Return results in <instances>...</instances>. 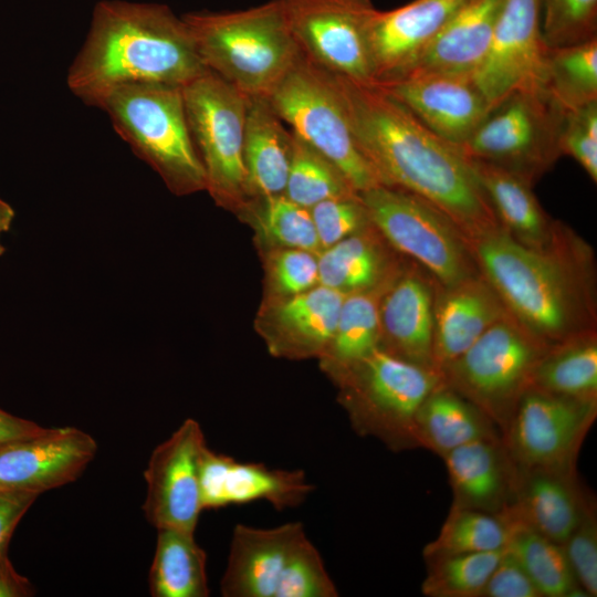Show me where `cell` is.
<instances>
[{"mask_svg": "<svg viewBox=\"0 0 597 597\" xmlns=\"http://www.w3.org/2000/svg\"><path fill=\"white\" fill-rule=\"evenodd\" d=\"M470 245L509 315L535 338L553 346L595 331L593 252L572 230L559 223L553 241L534 249L499 227Z\"/></svg>", "mask_w": 597, "mask_h": 597, "instance_id": "cell-2", "label": "cell"}, {"mask_svg": "<svg viewBox=\"0 0 597 597\" xmlns=\"http://www.w3.org/2000/svg\"><path fill=\"white\" fill-rule=\"evenodd\" d=\"M45 429L36 422L17 417L0 408V446L20 438L39 434Z\"/></svg>", "mask_w": 597, "mask_h": 597, "instance_id": "cell-48", "label": "cell"}, {"mask_svg": "<svg viewBox=\"0 0 597 597\" xmlns=\"http://www.w3.org/2000/svg\"><path fill=\"white\" fill-rule=\"evenodd\" d=\"M354 431L399 452L419 448L416 415L443 383L442 373L377 348L359 362L328 371Z\"/></svg>", "mask_w": 597, "mask_h": 597, "instance_id": "cell-6", "label": "cell"}, {"mask_svg": "<svg viewBox=\"0 0 597 597\" xmlns=\"http://www.w3.org/2000/svg\"><path fill=\"white\" fill-rule=\"evenodd\" d=\"M359 197L378 233L426 269L439 286H452L480 273L468 238L427 200L384 185Z\"/></svg>", "mask_w": 597, "mask_h": 597, "instance_id": "cell-9", "label": "cell"}, {"mask_svg": "<svg viewBox=\"0 0 597 597\" xmlns=\"http://www.w3.org/2000/svg\"><path fill=\"white\" fill-rule=\"evenodd\" d=\"M505 548L516 558L542 597L587 596L562 544L523 525H511Z\"/></svg>", "mask_w": 597, "mask_h": 597, "instance_id": "cell-34", "label": "cell"}, {"mask_svg": "<svg viewBox=\"0 0 597 597\" xmlns=\"http://www.w3.org/2000/svg\"><path fill=\"white\" fill-rule=\"evenodd\" d=\"M452 491L451 507L502 514L512 504L516 467L502 438L474 441L442 457Z\"/></svg>", "mask_w": 597, "mask_h": 597, "instance_id": "cell-24", "label": "cell"}, {"mask_svg": "<svg viewBox=\"0 0 597 597\" xmlns=\"http://www.w3.org/2000/svg\"><path fill=\"white\" fill-rule=\"evenodd\" d=\"M338 590L324 561L304 533L293 545L274 597H336Z\"/></svg>", "mask_w": 597, "mask_h": 597, "instance_id": "cell-40", "label": "cell"}, {"mask_svg": "<svg viewBox=\"0 0 597 597\" xmlns=\"http://www.w3.org/2000/svg\"><path fill=\"white\" fill-rule=\"evenodd\" d=\"M346 294L324 285L286 296L271 308L265 331L273 354L291 358L322 357L326 352Z\"/></svg>", "mask_w": 597, "mask_h": 597, "instance_id": "cell-26", "label": "cell"}, {"mask_svg": "<svg viewBox=\"0 0 597 597\" xmlns=\"http://www.w3.org/2000/svg\"><path fill=\"white\" fill-rule=\"evenodd\" d=\"M373 229L370 222L317 254L318 284L349 294L375 287L398 272L390 269L384 250L371 235Z\"/></svg>", "mask_w": 597, "mask_h": 597, "instance_id": "cell-31", "label": "cell"}, {"mask_svg": "<svg viewBox=\"0 0 597 597\" xmlns=\"http://www.w3.org/2000/svg\"><path fill=\"white\" fill-rule=\"evenodd\" d=\"M190 134L202 164L206 190L221 205H247L243 146L248 97L206 71L185 86Z\"/></svg>", "mask_w": 597, "mask_h": 597, "instance_id": "cell-11", "label": "cell"}, {"mask_svg": "<svg viewBox=\"0 0 597 597\" xmlns=\"http://www.w3.org/2000/svg\"><path fill=\"white\" fill-rule=\"evenodd\" d=\"M419 448L439 457L474 442L502 438L494 421L444 380L423 400L416 415Z\"/></svg>", "mask_w": 597, "mask_h": 597, "instance_id": "cell-28", "label": "cell"}, {"mask_svg": "<svg viewBox=\"0 0 597 597\" xmlns=\"http://www.w3.org/2000/svg\"><path fill=\"white\" fill-rule=\"evenodd\" d=\"M38 496L23 491L0 492V576L17 573L8 558V545L19 521Z\"/></svg>", "mask_w": 597, "mask_h": 597, "instance_id": "cell-47", "label": "cell"}, {"mask_svg": "<svg viewBox=\"0 0 597 597\" xmlns=\"http://www.w3.org/2000/svg\"><path fill=\"white\" fill-rule=\"evenodd\" d=\"M149 591L154 597H207V554L195 533L157 530V541L149 569Z\"/></svg>", "mask_w": 597, "mask_h": 597, "instance_id": "cell-30", "label": "cell"}, {"mask_svg": "<svg viewBox=\"0 0 597 597\" xmlns=\"http://www.w3.org/2000/svg\"><path fill=\"white\" fill-rule=\"evenodd\" d=\"M205 69L247 97H268L301 57L277 0L181 15Z\"/></svg>", "mask_w": 597, "mask_h": 597, "instance_id": "cell-4", "label": "cell"}, {"mask_svg": "<svg viewBox=\"0 0 597 597\" xmlns=\"http://www.w3.org/2000/svg\"><path fill=\"white\" fill-rule=\"evenodd\" d=\"M206 446L200 423L188 418L153 450L144 471L143 512L156 530L195 533L203 511L199 468Z\"/></svg>", "mask_w": 597, "mask_h": 597, "instance_id": "cell-14", "label": "cell"}, {"mask_svg": "<svg viewBox=\"0 0 597 597\" xmlns=\"http://www.w3.org/2000/svg\"><path fill=\"white\" fill-rule=\"evenodd\" d=\"M564 116L543 87L517 91L488 112L461 149L469 159L505 169L533 186L562 155Z\"/></svg>", "mask_w": 597, "mask_h": 597, "instance_id": "cell-10", "label": "cell"}, {"mask_svg": "<svg viewBox=\"0 0 597 597\" xmlns=\"http://www.w3.org/2000/svg\"><path fill=\"white\" fill-rule=\"evenodd\" d=\"M97 452L95 439L74 427L43 432L0 446V492L42 494L75 481Z\"/></svg>", "mask_w": 597, "mask_h": 597, "instance_id": "cell-16", "label": "cell"}, {"mask_svg": "<svg viewBox=\"0 0 597 597\" xmlns=\"http://www.w3.org/2000/svg\"><path fill=\"white\" fill-rule=\"evenodd\" d=\"M397 273L375 287L346 294L333 338L321 357L325 371L353 365L379 348L380 298Z\"/></svg>", "mask_w": 597, "mask_h": 597, "instance_id": "cell-33", "label": "cell"}, {"mask_svg": "<svg viewBox=\"0 0 597 597\" xmlns=\"http://www.w3.org/2000/svg\"><path fill=\"white\" fill-rule=\"evenodd\" d=\"M273 289L283 296H292L318 285L317 254L311 251L280 248L270 259Z\"/></svg>", "mask_w": 597, "mask_h": 597, "instance_id": "cell-45", "label": "cell"}, {"mask_svg": "<svg viewBox=\"0 0 597 597\" xmlns=\"http://www.w3.org/2000/svg\"><path fill=\"white\" fill-rule=\"evenodd\" d=\"M541 32L548 48L597 38V0H538Z\"/></svg>", "mask_w": 597, "mask_h": 597, "instance_id": "cell-41", "label": "cell"}, {"mask_svg": "<svg viewBox=\"0 0 597 597\" xmlns=\"http://www.w3.org/2000/svg\"><path fill=\"white\" fill-rule=\"evenodd\" d=\"M593 500L576 470L516 467L513 501L501 515L564 544Z\"/></svg>", "mask_w": 597, "mask_h": 597, "instance_id": "cell-19", "label": "cell"}, {"mask_svg": "<svg viewBox=\"0 0 597 597\" xmlns=\"http://www.w3.org/2000/svg\"><path fill=\"white\" fill-rule=\"evenodd\" d=\"M597 417V400H582L530 387L502 432L519 468L576 470L584 440Z\"/></svg>", "mask_w": 597, "mask_h": 597, "instance_id": "cell-13", "label": "cell"}, {"mask_svg": "<svg viewBox=\"0 0 597 597\" xmlns=\"http://www.w3.org/2000/svg\"><path fill=\"white\" fill-rule=\"evenodd\" d=\"M437 286L433 363L441 371L507 312L481 272L452 286Z\"/></svg>", "mask_w": 597, "mask_h": 597, "instance_id": "cell-23", "label": "cell"}, {"mask_svg": "<svg viewBox=\"0 0 597 597\" xmlns=\"http://www.w3.org/2000/svg\"><path fill=\"white\" fill-rule=\"evenodd\" d=\"M321 251L370 224L358 195L324 200L310 209Z\"/></svg>", "mask_w": 597, "mask_h": 597, "instance_id": "cell-42", "label": "cell"}, {"mask_svg": "<svg viewBox=\"0 0 597 597\" xmlns=\"http://www.w3.org/2000/svg\"><path fill=\"white\" fill-rule=\"evenodd\" d=\"M512 526L505 516L450 507L438 536L422 549L425 561L444 555L488 552L506 546Z\"/></svg>", "mask_w": 597, "mask_h": 597, "instance_id": "cell-36", "label": "cell"}, {"mask_svg": "<svg viewBox=\"0 0 597 597\" xmlns=\"http://www.w3.org/2000/svg\"><path fill=\"white\" fill-rule=\"evenodd\" d=\"M377 85L433 133L460 147L490 111L470 75L417 74Z\"/></svg>", "mask_w": 597, "mask_h": 597, "instance_id": "cell-18", "label": "cell"}, {"mask_svg": "<svg viewBox=\"0 0 597 597\" xmlns=\"http://www.w3.org/2000/svg\"><path fill=\"white\" fill-rule=\"evenodd\" d=\"M480 597H542V595L516 558L504 548Z\"/></svg>", "mask_w": 597, "mask_h": 597, "instance_id": "cell-46", "label": "cell"}, {"mask_svg": "<svg viewBox=\"0 0 597 597\" xmlns=\"http://www.w3.org/2000/svg\"><path fill=\"white\" fill-rule=\"evenodd\" d=\"M542 87L565 112L597 101V38L548 48Z\"/></svg>", "mask_w": 597, "mask_h": 597, "instance_id": "cell-35", "label": "cell"}, {"mask_svg": "<svg viewBox=\"0 0 597 597\" xmlns=\"http://www.w3.org/2000/svg\"><path fill=\"white\" fill-rule=\"evenodd\" d=\"M334 76L353 134L381 185L427 200L469 242L502 227L460 146L429 129L379 85Z\"/></svg>", "mask_w": 597, "mask_h": 597, "instance_id": "cell-1", "label": "cell"}, {"mask_svg": "<svg viewBox=\"0 0 597 597\" xmlns=\"http://www.w3.org/2000/svg\"><path fill=\"white\" fill-rule=\"evenodd\" d=\"M294 136L266 97H248L243 161L248 197L284 193Z\"/></svg>", "mask_w": 597, "mask_h": 597, "instance_id": "cell-27", "label": "cell"}, {"mask_svg": "<svg viewBox=\"0 0 597 597\" xmlns=\"http://www.w3.org/2000/svg\"><path fill=\"white\" fill-rule=\"evenodd\" d=\"M94 106L107 114L117 134L172 192L188 195L206 189L182 87L154 83L122 85L104 94Z\"/></svg>", "mask_w": 597, "mask_h": 597, "instance_id": "cell-5", "label": "cell"}, {"mask_svg": "<svg viewBox=\"0 0 597 597\" xmlns=\"http://www.w3.org/2000/svg\"><path fill=\"white\" fill-rule=\"evenodd\" d=\"M206 71L186 22L168 6L101 0L67 70L66 84L83 103L94 106L122 85L182 87Z\"/></svg>", "mask_w": 597, "mask_h": 597, "instance_id": "cell-3", "label": "cell"}, {"mask_svg": "<svg viewBox=\"0 0 597 597\" xmlns=\"http://www.w3.org/2000/svg\"><path fill=\"white\" fill-rule=\"evenodd\" d=\"M31 591L29 580L18 573L0 576V597H23Z\"/></svg>", "mask_w": 597, "mask_h": 597, "instance_id": "cell-49", "label": "cell"}, {"mask_svg": "<svg viewBox=\"0 0 597 597\" xmlns=\"http://www.w3.org/2000/svg\"><path fill=\"white\" fill-rule=\"evenodd\" d=\"M266 98L291 132L331 160L358 193L381 185L353 134L332 72L302 54Z\"/></svg>", "mask_w": 597, "mask_h": 597, "instance_id": "cell-7", "label": "cell"}, {"mask_svg": "<svg viewBox=\"0 0 597 597\" xmlns=\"http://www.w3.org/2000/svg\"><path fill=\"white\" fill-rule=\"evenodd\" d=\"M559 148L562 155L573 157L597 181V101L565 112Z\"/></svg>", "mask_w": 597, "mask_h": 597, "instance_id": "cell-43", "label": "cell"}, {"mask_svg": "<svg viewBox=\"0 0 597 597\" xmlns=\"http://www.w3.org/2000/svg\"><path fill=\"white\" fill-rule=\"evenodd\" d=\"M1 235H2V233H0V256L6 252V248H4V245H3L2 241H1Z\"/></svg>", "mask_w": 597, "mask_h": 597, "instance_id": "cell-51", "label": "cell"}, {"mask_svg": "<svg viewBox=\"0 0 597 597\" xmlns=\"http://www.w3.org/2000/svg\"><path fill=\"white\" fill-rule=\"evenodd\" d=\"M436 285L432 277L417 270L397 273L380 298V348L405 360L436 368Z\"/></svg>", "mask_w": 597, "mask_h": 597, "instance_id": "cell-21", "label": "cell"}, {"mask_svg": "<svg viewBox=\"0 0 597 597\" xmlns=\"http://www.w3.org/2000/svg\"><path fill=\"white\" fill-rule=\"evenodd\" d=\"M504 548L427 559V576L421 584L422 595L427 597H480Z\"/></svg>", "mask_w": 597, "mask_h": 597, "instance_id": "cell-38", "label": "cell"}, {"mask_svg": "<svg viewBox=\"0 0 597 597\" xmlns=\"http://www.w3.org/2000/svg\"><path fill=\"white\" fill-rule=\"evenodd\" d=\"M579 586L587 596L597 595V511L596 501L562 544Z\"/></svg>", "mask_w": 597, "mask_h": 597, "instance_id": "cell-44", "label": "cell"}, {"mask_svg": "<svg viewBox=\"0 0 597 597\" xmlns=\"http://www.w3.org/2000/svg\"><path fill=\"white\" fill-rule=\"evenodd\" d=\"M284 195L311 209L333 198L358 195L343 172L326 157L294 135Z\"/></svg>", "mask_w": 597, "mask_h": 597, "instance_id": "cell-37", "label": "cell"}, {"mask_svg": "<svg viewBox=\"0 0 597 597\" xmlns=\"http://www.w3.org/2000/svg\"><path fill=\"white\" fill-rule=\"evenodd\" d=\"M243 208L250 210L262 234L274 244L316 254L321 252L310 209L295 203L284 193L253 199Z\"/></svg>", "mask_w": 597, "mask_h": 597, "instance_id": "cell-39", "label": "cell"}, {"mask_svg": "<svg viewBox=\"0 0 597 597\" xmlns=\"http://www.w3.org/2000/svg\"><path fill=\"white\" fill-rule=\"evenodd\" d=\"M469 160L501 226L512 238L530 248L547 247L559 222L549 219L532 191V185L494 165Z\"/></svg>", "mask_w": 597, "mask_h": 597, "instance_id": "cell-29", "label": "cell"}, {"mask_svg": "<svg viewBox=\"0 0 597 597\" xmlns=\"http://www.w3.org/2000/svg\"><path fill=\"white\" fill-rule=\"evenodd\" d=\"M302 54L336 75L374 83L371 0H277Z\"/></svg>", "mask_w": 597, "mask_h": 597, "instance_id": "cell-12", "label": "cell"}, {"mask_svg": "<svg viewBox=\"0 0 597 597\" xmlns=\"http://www.w3.org/2000/svg\"><path fill=\"white\" fill-rule=\"evenodd\" d=\"M304 533L301 522H287L271 528L237 524L220 582L221 595L274 597L286 558Z\"/></svg>", "mask_w": 597, "mask_h": 597, "instance_id": "cell-22", "label": "cell"}, {"mask_svg": "<svg viewBox=\"0 0 597 597\" xmlns=\"http://www.w3.org/2000/svg\"><path fill=\"white\" fill-rule=\"evenodd\" d=\"M199 473L203 511L256 501L282 511L301 505L315 489L303 470L242 462L208 446L201 453Z\"/></svg>", "mask_w": 597, "mask_h": 597, "instance_id": "cell-17", "label": "cell"}, {"mask_svg": "<svg viewBox=\"0 0 597 597\" xmlns=\"http://www.w3.org/2000/svg\"><path fill=\"white\" fill-rule=\"evenodd\" d=\"M14 217L13 208L0 198V233L3 234L10 230Z\"/></svg>", "mask_w": 597, "mask_h": 597, "instance_id": "cell-50", "label": "cell"}, {"mask_svg": "<svg viewBox=\"0 0 597 597\" xmlns=\"http://www.w3.org/2000/svg\"><path fill=\"white\" fill-rule=\"evenodd\" d=\"M467 0H415L374 14L369 53L374 83L399 78Z\"/></svg>", "mask_w": 597, "mask_h": 597, "instance_id": "cell-20", "label": "cell"}, {"mask_svg": "<svg viewBox=\"0 0 597 597\" xmlns=\"http://www.w3.org/2000/svg\"><path fill=\"white\" fill-rule=\"evenodd\" d=\"M504 1L467 0L399 78L417 74L473 76L488 53Z\"/></svg>", "mask_w": 597, "mask_h": 597, "instance_id": "cell-25", "label": "cell"}, {"mask_svg": "<svg viewBox=\"0 0 597 597\" xmlns=\"http://www.w3.org/2000/svg\"><path fill=\"white\" fill-rule=\"evenodd\" d=\"M548 347L507 313L442 368V377L485 412L502 433Z\"/></svg>", "mask_w": 597, "mask_h": 597, "instance_id": "cell-8", "label": "cell"}, {"mask_svg": "<svg viewBox=\"0 0 597 597\" xmlns=\"http://www.w3.org/2000/svg\"><path fill=\"white\" fill-rule=\"evenodd\" d=\"M530 387L582 400H597L596 332L549 346L533 371Z\"/></svg>", "mask_w": 597, "mask_h": 597, "instance_id": "cell-32", "label": "cell"}, {"mask_svg": "<svg viewBox=\"0 0 597 597\" xmlns=\"http://www.w3.org/2000/svg\"><path fill=\"white\" fill-rule=\"evenodd\" d=\"M547 49L538 0H505L488 53L473 75L490 109L514 92L542 87Z\"/></svg>", "mask_w": 597, "mask_h": 597, "instance_id": "cell-15", "label": "cell"}]
</instances>
